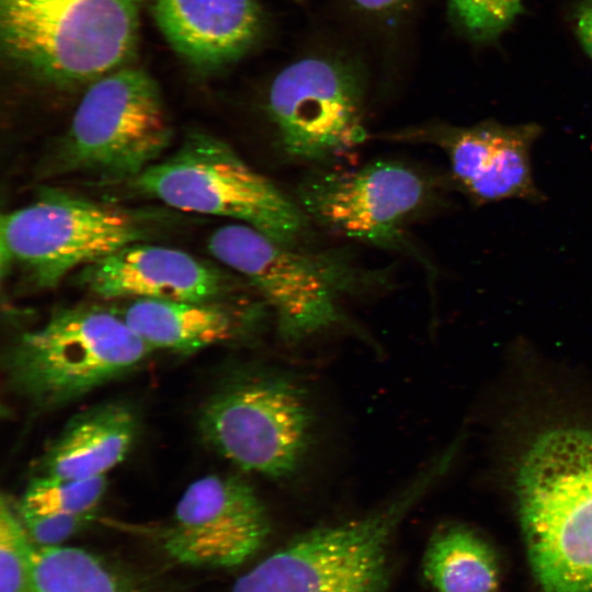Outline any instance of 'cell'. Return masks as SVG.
I'll list each match as a JSON object with an SVG mask.
<instances>
[{
    "instance_id": "obj_1",
    "label": "cell",
    "mask_w": 592,
    "mask_h": 592,
    "mask_svg": "<svg viewBox=\"0 0 592 592\" xmlns=\"http://www.w3.org/2000/svg\"><path fill=\"white\" fill-rule=\"evenodd\" d=\"M513 492L542 592H592V426L536 433L514 470Z\"/></svg>"
},
{
    "instance_id": "obj_2",
    "label": "cell",
    "mask_w": 592,
    "mask_h": 592,
    "mask_svg": "<svg viewBox=\"0 0 592 592\" xmlns=\"http://www.w3.org/2000/svg\"><path fill=\"white\" fill-rule=\"evenodd\" d=\"M141 0H0L7 60L38 82L92 83L134 55Z\"/></svg>"
},
{
    "instance_id": "obj_3",
    "label": "cell",
    "mask_w": 592,
    "mask_h": 592,
    "mask_svg": "<svg viewBox=\"0 0 592 592\" xmlns=\"http://www.w3.org/2000/svg\"><path fill=\"white\" fill-rule=\"evenodd\" d=\"M452 456L446 451L366 516L298 536L238 578L230 592H387L395 532Z\"/></svg>"
},
{
    "instance_id": "obj_4",
    "label": "cell",
    "mask_w": 592,
    "mask_h": 592,
    "mask_svg": "<svg viewBox=\"0 0 592 592\" xmlns=\"http://www.w3.org/2000/svg\"><path fill=\"white\" fill-rule=\"evenodd\" d=\"M151 351L118 314L75 307L19 335L3 367L12 390L52 409L126 374Z\"/></svg>"
},
{
    "instance_id": "obj_5",
    "label": "cell",
    "mask_w": 592,
    "mask_h": 592,
    "mask_svg": "<svg viewBox=\"0 0 592 592\" xmlns=\"http://www.w3.org/2000/svg\"><path fill=\"white\" fill-rule=\"evenodd\" d=\"M130 183L172 208L237 219L289 246L308 219L298 204L228 144L204 133L191 134L175 152Z\"/></svg>"
},
{
    "instance_id": "obj_6",
    "label": "cell",
    "mask_w": 592,
    "mask_h": 592,
    "mask_svg": "<svg viewBox=\"0 0 592 592\" xmlns=\"http://www.w3.org/2000/svg\"><path fill=\"white\" fill-rule=\"evenodd\" d=\"M171 141L157 82L146 71L124 66L90 83L54 167L61 173L133 181L160 160Z\"/></svg>"
},
{
    "instance_id": "obj_7",
    "label": "cell",
    "mask_w": 592,
    "mask_h": 592,
    "mask_svg": "<svg viewBox=\"0 0 592 592\" xmlns=\"http://www.w3.org/2000/svg\"><path fill=\"white\" fill-rule=\"evenodd\" d=\"M130 210L57 190L1 216V265L20 264L36 286L52 288L67 274L148 236Z\"/></svg>"
},
{
    "instance_id": "obj_8",
    "label": "cell",
    "mask_w": 592,
    "mask_h": 592,
    "mask_svg": "<svg viewBox=\"0 0 592 592\" xmlns=\"http://www.w3.org/2000/svg\"><path fill=\"white\" fill-rule=\"evenodd\" d=\"M198 424L204 440L239 468L282 479L304 459L312 413L295 380L260 372L220 388L204 405Z\"/></svg>"
},
{
    "instance_id": "obj_9",
    "label": "cell",
    "mask_w": 592,
    "mask_h": 592,
    "mask_svg": "<svg viewBox=\"0 0 592 592\" xmlns=\"http://www.w3.org/2000/svg\"><path fill=\"white\" fill-rule=\"evenodd\" d=\"M207 249L261 295L282 338L298 341L343 320L339 295L353 281L341 262L301 252L242 223L217 228Z\"/></svg>"
},
{
    "instance_id": "obj_10",
    "label": "cell",
    "mask_w": 592,
    "mask_h": 592,
    "mask_svg": "<svg viewBox=\"0 0 592 592\" xmlns=\"http://www.w3.org/2000/svg\"><path fill=\"white\" fill-rule=\"evenodd\" d=\"M266 109L282 151L298 161L332 160L365 138L358 79L327 59L306 58L282 70Z\"/></svg>"
},
{
    "instance_id": "obj_11",
    "label": "cell",
    "mask_w": 592,
    "mask_h": 592,
    "mask_svg": "<svg viewBox=\"0 0 592 592\" xmlns=\"http://www.w3.org/2000/svg\"><path fill=\"white\" fill-rule=\"evenodd\" d=\"M436 197L434 184L396 161L349 171H322L299 187L298 205L327 230L358 241L395 247L406 221Z\"/></svg>"
},
{
    "instance_id": "obj_12",
    "label": "cell",
    "mask_w": 592,
    "mask_h": 592,
    "mask_svg": "<svg viewBox=\"0 0 592 592\" xmlns=\"http://www.w3.org/2000/svg\"><path fill=\"white\" fill-rule=\"evenodd\" d=\"M269 533L266 509L250 485L238 477L208 475L180 497L160 543L179 563L231 568L259 551Z\"/></svg>"
},
{
    "instance_id": "obj_13",
    "label": "cell",
    "mask_w": 592,
    "mask_h": 592,
    "mask_svg": "<svg viewBox=\"0 0 592 592\" xmlns=\"http://www.w3.org/2000/svg\"><path fill=\"white\" fill-rule=\"evenodd\" d=\"M426 133V139L445 152L454 183L474 205L544 200L532 166L539 125L488 119L470 126H436Z\"/></svg>"
},
{
    "instance_id": "obj_14",
    "label": "cell",
    "mask_w": 592,
    "mask_h": 592,
    "mask_svg": "<svg viewBox=\"0 0 592 592\" xmlns=\"http://www.w3.org/2000/svg\"><path fill=\"white\" fill-rule=\"evenodd\" d=\"M76 281L105 299L203 301L225 295L229 278L185 251L136 242L81 267Z\"/></svg>"
},
{
    "instance_id": "obj_15",
    "label": "cell",
    "mask_w": 592,
    "mask_h": 592,
    "mask_svg": "<svg viewBox=\"0 0 592 592\" xmlns=\"http://www.w3.org/2000/svg\"><path fill=\"white\" fill-rule=\"evenodd\" d=\"M149 9L171 48L201 72L238 60L261 27L254 0H149Z\"/></svg>"
},
{
    "instance_id": "obj_16",
    "label": "cell",
    "mask_w": 592,
    "mask_h": 592,
    "mask_svg": "<svg viewBox=\"0 0 592 592\" xmlns=\"http://www.w3.org/2000/svg\"><path fill=\"white\" fill-rule=\"evenodd\" d=\"M237 307L219 299H136L118 315L152 350L186 353L238 337L251 315Z\"/></svg>"
},
{
    "instance_id": "obj_17",
    "label": "cell",
    "mask_w": 592,
    "mask_h": 592,
    "mask_svg": "<svg viewBox=\"0 0 592 592\" xmlns=\"http://www.w3.org/2000/svg\"><path fill=\"white\" fill-rule=\"evenodd\" d=\"M137 433L134 412L107 403L72 419L42 456L37 475L88 479L106 474L125 459Z\"/></svg>"
},
{
    "instance_id": "obj_18",
    "label": "cell",
    "mask_w": 592,
    "mask_h": 592,
    "mask_svg": "<svg viewBox=\"0 0 592 592\" xmlns=\"http://www.w3.org/2000/svg\"><path fill=\"white\" fill-rule=\"evenodd\" d=\"M423 573L437 592H494L499 563L491 546L467 526L452 524L430 538Z\"/></svg>"
},
{
    "instance_id": "obj_19",
    "label": "cell",
    "mask_w": 592,
    "mask_h": 592,
    "mask_svg": "<svg viewBox=\"0 0 592 592\" xmlns=\"http://www.w3.org/2000/svg\"><path fill=\"white\" fill-rule=\"evenodd\" d=\"M29 592H139L94 554L78 547L36 546Z\"/></svg>"
},
{
    "instance_id": "obj_20",
    "label": "cell",
    "mask_w": 592,
    "mask_h": 592,
    "mask_svg": "<svg viewBox=\"0 0 592 592\" xmlns=\"http://www.w3.org/2000/svg\"><path fill=\"white\" fill-rule=\"evenodd\" d=\"M106 487V476L65 479L36 475L26 486L18 509L38 513L94 514Z\"/></svg>"
},
{
    "instance_id": "obj_21",
    "label": "cell",
    "mask_w": 592,
    "mask_h": 592,
    "mask_svg": "<svg viewBox=\"0 0 592 592\" xmlns=\"http://www.w3.org/2000/svg\"><path fill=\"white\" fill-rule=\"evenodd\" d=\"M36 544L8 499L0 503V592H29Z\"/></svg>"
},
{
    "instance_id": "obj_22",
    "label": "cell",
    "mask_w": 592,
    "mask_h": 592,
    "mask_svg": "<svg viewBox=\"0 0 592 592\" xmlns=\"http://www.w3.org/2000/svg\"><path fill=\"white\" fill-rule=\"evenodd\" d=\"M453 16L475 41L488 42L502 34L515 20L523 0H448Z\"/></svg>"
},
{
    "instance_id": "obj_23",
    "label": "cell",
    "mask_w": 592,
    "mask_h": 592,
    "mask_svg": "<svg viewBox=\"0 0 592 592\" xmlns=\"http://www.w3.org/2000/svg\"><path fill=\"white\" fill-rule=\"evenodd\" d=\"M16 510L27 534L37 546L60 545L87 526L94 515Z\"/></svg>"
},
{
    "instance_id": "obj_24",
    "label": "cell",
    "mask_w": 592,
    "mask_h": 592,
    "mask_svg": "<svg viewBox=\"0 0 592 592\" xmlns=\"http://www.w3.org/2000/svg\"><path fill=\"white\" fill-rule=\"evenodd\" d=\"M576 30L585 52L592 58V0L582 2L576 14Z\"/></svg>"
},
{
    "instance_id": "obj_25",
    "label": "cell",
    "mask_w": 592,
    "mask_h": 592,
    "mask_svg": "<svg viewBox=\"0 0 592 592\" xmlns=\"http://www.w3.org/2000/svg\"><path fill=\"white\" fill-rule=\"evenodd\" d=\"M409 0H354L362 9L369 12H390L403 7Z\"/></svg>"
}]
</instances>
